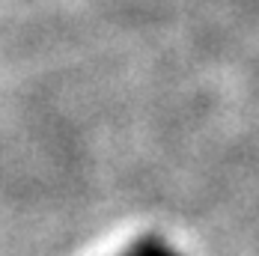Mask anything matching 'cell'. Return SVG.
<instances>
[{"instance_id":"6da1fadb","label":"cell","mask_w":259,"mask_h":256,"mask_svg":"<svg viewBox=\"0 0 259 256\" xmlns=\"http://www.w3.org/2000/svg\"><path fill=\"white\" fill-rule=\"evenodd\" d=\"M131 256H176L170 253L161 241H155V238H146V241H140L134 250H131Z\"/></svg>"}]
</instances>
